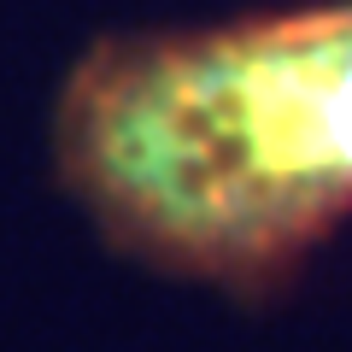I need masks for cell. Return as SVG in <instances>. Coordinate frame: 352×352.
Wrapping results in <instances>:
<instances>
[{
	"label": "cell",
	"mask_w": 352,
	"mask_h": 352,
	"mask_svg": "<svg viewBox=\"0 0 352 352\" xmlns=\"http://www.w3.org/2000/svg\"><path fill=\"white\" fill-rule=\"evenodd\" d=\"M53 159L124 258L223 294L282 288L352 217V0L88 47Z\"/></svg>",
	"instance_id": "6da1fadb"
}]
</instances>
